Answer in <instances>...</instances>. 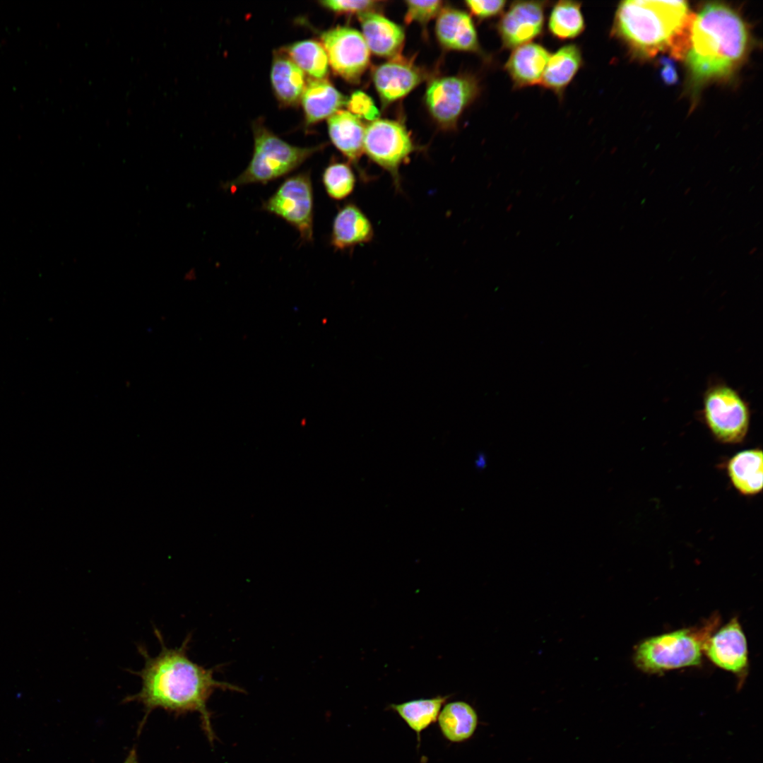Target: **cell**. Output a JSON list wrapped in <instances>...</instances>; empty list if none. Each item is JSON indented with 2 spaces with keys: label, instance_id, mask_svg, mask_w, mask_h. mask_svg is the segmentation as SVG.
<instances>
[{
  "label": "cell",
  "instance_id": "cell-5",
  "mask_svg": "<svg viewBox=\"0 0 763 763\" xmlns=\"http://www.w3.org/2000/svg\"><path fill=\"white\" fill-rule=\"evenodd\" d=\"M254 136V152L248 166L236 178L225 184V188L232 190L250 184H267L290 173L324 148L323 145L312 147L290 145L260 125L255 128Z\"/></svg>",
  "mask_w": 763,
  "mask_h": 763
},
{
  "label": "cell",
  "instance_id": "cell-14",
  "mask_svg": "<svg viewBox=\"0 0 763 763\" xmlns=\"http://www.w3.org/2000/svg\"><path fill=\"white\" fill-rule=\"evenodd\" d=\"M372 222L363 211L353 203L341 207L333 221L330 243L339 251L367 244L374 238Z\"/></svg>",
  "mask_w": 763,
  "mask_h": 763
},
{
  "label": "cell",
  "instance_id": "cell-8",
  "mask_svg": "<svg viewBox=\"0 0 763 763\" xmlns=\"http://www.w3.org/2000/svg\"><path fill=\"white\" fill-rule=\"evenodd\" d=\"M415 150L408 131L398 122L377 119L365 129L363 151L390 175L397 191L401 189V166Z\"/></svg>",
  "mask_w": 763,
  "mask_h": 763
},
{
  "label": "cell",
  "instance_id": "cell-7",
  "mask_svg": "<svg viewBox=\"0 0 763 763\" xmlns=\"http://www.w3.org/2000/svg\"><path fill=\"white\" fill-rule=\"evenodd\" d=\"M262 209L280 217L300 234L302 243L313 241L314 196L309 172L287 177L262 203Z\"/></svg>",
  "mask_w": 763,
  "mask_h": 763
},
{
  "label": "cell",
  "instance_id": "cell-9",
  "mask_svg": "<svg viewBox=\"0 0 763 763\" xmlns=\"http://www.w3.org/2000/svg\"><path fill=\"white\" fill-rule=\"evenodd\" d=\"M479 91V83L474 76L443 77L430 83L425 93V103L439 124L450 126L456 124Z\"/></svg>",
  "mask_w": 763,
  "mask_h": 763
},
{
  "label": "cell",
  "instance_id": "cell-13",
  "mask_svg": "<svg viewBox=\"0 0 763 763\" xmlns=\"http://www.w3.org/2000/svg\"><path fill=\"white\" fill-rule=\"evenodd\" d=\"M422 79L420 69L399 56L379 65L373 72L374 86L384 104L404 97Z\"/></svg>",
  "mask_w": 763,
  "mask_h": 763
},
{
  "label": "cell",
  "instance_id": "cell-25",
  "mask_svg": "<svg viewBox=\"0 0 763 763\" xmlns=\"http://www.w3.org/2000/svg\"><path fill=\"white\" fill-rule=\"evenodd\" d=\"M581 5L578 1H559L552 6L548 29L553 37L559 40H572L584 31L586 24Z\"/></svg>",
  "mask_w": 763,
  "mask_h": 763
},
{
  "label": "cell",
  "instance_id": "cell-23",
  "mask_svg": "<svg viewBox=\"0 0 763 763\" xmlns=\"http://www.w3.org/2000/svg\"><path fill=\"white\" fill-rule=\"evenodd\" d=\"M438 726L443 737L453 743L469 740L478 724L475 709L468 702L455 701L445 703L438 718Z\"/></svg>",
  "mask_w": 763,
  "mask_h": 763
},
{
  "label": "cell",
  "instance_id": "cell-4",
  "mask_svg": "<svg viewBox=\"0 0 763 763\" xmlns=\"http://www.w3.org/2000/svg\"><path fill=\"white\" fill-rule=\"evenodd\" d=\"M718 622L716 616L701 627L678 629L644 639L634 649L635 666L650 674L699 666L704 644Z\"/></svg>",
  "mask_w": 763,
  "mask_h": 763
},
{
  "label": "cell",
  "instance_id": "cell-17",
  "mask_svg": "<svg viewBox=\"0 0 763 763\" xmlns=\"http://www.w3.org/2000/svg\"><path fill=\"white\" fill-rule=\"evenodd\" d=\"M359 18L362 35L369 51L383 57L398 56L405 40L402 27L372 11L360 14Z\"/></svg>",
  "mask_w": 763,
  "mask_h": 763
},
{
  "label": "cell",
  "instance_id": "cell-29",
  "mask_svg": "<svg viewBox=\"0 0 763 763\" xmlns=\"http://www.w3.org/2000/svg\"><path fill=\"white\" fill-rule=\"evenodd\" d=\"M348 112L357 117L369 121H375L379 112L372 99L362 91L354 92L346 102Z\"/></svg>",
  "mask_w": 763,
  "mask_h": 763
},
{
  "label": "cell",
  "instance_id": "cell-37",
  "mask_svg": "<svg viewBox=\"0 0 763 763\" xmlns=\"http://www.w3.org/2000/svg\"><path fill=\"white\" fill-rule=\"evenodd\" d=\"M727 236H728V235H725L724 237H722V239H721V240H720V241L718 242V243H721V242H722L723 241H724V240H725V239H726Z\"/></svg>",
  "mask_w": 763,
  "mask_h": 763
},
{
  "label": "cell",
  "instance_id": "cell-6",
  "mask_svg": "<svg viewBox=\"0 0 763 763\" xmlns=\"http://www.w3.org/2000/svg\"><path fill=\"white\" fill-rule=\"evenodd\" d=\"M699 413L711 435L721 443H741L748 433L751 419L749 403L722 379L712 377L709 380Z\"/></svg>",
  "mask_w": 763,
  "mask_h": 763
},
{
  "label": "cell",
  "instance_id": "cell-24",
  "mask_svg": "<svg viewBox=\"0 0 763 763\" xmlns=\"http://www.w3.org/2000/svg\"><path fill=\"white\" fill-rule=\"evenodd\" d=\"M449 695H437L391 704L389 708L396 712L413 731L420 744L421 733L437 721L439 712L449 699Z\"/></svg>",
  "mask_w": 763,
  "mask_h": 763
},
{
  "label": "cell",
  "instance_id": "cell-31",
  "mask_svg": "<svg viewBox=\"0 0 763 763\" xmlns=\"http://www.w3.org/2000/svg\"><path fill=\"white\" fill-rule=\"evenodd\" d=\"M507 1L504 0H468L466 6L470 12L479 20L495 17L504 12Z\"/></svg>",
  "mask_w": 763,
  "mask_h": 763
},
{
  "label": "cell",
  "instance_id": "cell-20",
  "mask_svg": "<svg viewBox=\"0 0 763 763\" xmlns=\"http://www.w3.org/2000/svg\"><path fill=\"white\" fill-rule=\"evenodd\" d=\"M329 137L335 147L353 164L358 166L363 151L365 128L359 118L339 110L328 119Z\"/></svg>",
  "mask_w": 763,
  "mask_h": 763
},
{
  "label": "cell",
  "instance_id": "cell-11",
  "mask_svg": "<svg viewBox=\"0 0 763 763\" xmlns=\"http://www.w3.org/2000/svg\"><path fill=\"white\" fill-rule=\"evenodd\" d=\"M548 4L546 1L512 2L497 24L502 49H514L541 36Z\"/></svg>",
  "mask_w": 763,
  "mask_h": 763
},
{
  "label": "cell",
  "instance_id": "cell-39",
  "mask_svg": "<svg viewBox=\"0 0 763 763\" xmlns=\"http://www.w3.org/2000/svg\"><path fill=\"white\" fill-rule=\"evenodd\" d=\"M653 172H654V169H653V170L651 172H649V176H651L652 174L653 173Z\"/></svg>",
  "mask_w": 763,
  "mask_h": 763
},
{
  "label": "cell",
  "instance_id": "cell-2",
  "mask_svg": "<svg viewBox=\"0 0 763 763\" xmlns=\"http://www.w3.org/2000/svg\"><path fill=\"white\" fill-rule=\"evenodd\" d=\"M748 32L741 17L719 3L706 4L692 22L686 62L697 84L731 73L745 57Z\"/></svg>",
  "mask_w": 763,
  "mask_h": 763
},
{
  "label": "cell",
  "instance_id": "cell-35",
  "mask_svg": "<svg viewBox=\"0 0 763 763\" xmlns=\"http://www.w3.org/2000/svg\"><path fill=\"white\" fill-rule=\"evenodd\" d=\"M691 189H692V188L690 187H687L684 191V195L687 196V194H689L690 192L691 191Z\"/></svg>",
  "mask_w": 763,
  "mask_h": 763
},
{
  "label": "cell",
  "instance_id": "cell-18",
  "mask_svg": "<svg viewBox=\"0 0 763 763\" xmlns=\"http://www.w3.org/2000/svg\"><path fill=\"white\" fill-rule=\"evenodd\" d=\"M580 47L568 44L551 54L540 85L554 93L560 99L583 65Z\"/></svg>",
  "mask_w": 763,
  "mask_h": 763
},
{
  "label": "cell",
  "instance_id": "cell-1",
  "mask_svg": "<svg viewBox=\"0 0 763 763\" xmlns=\"http://www.w3.org/2000/svg\"><path fill=\"white\" fill-rule=\"evenodd\" d=\"M154 633L160 642V651L151 656L145 646H137L144 659V666L139 671H129L141 678V687L135 694L127 696L124 702L141 704L146 717L155 709L177 715L197 712L205 733L213 743L215 735L207 709L210 697L216 690L237 692H242L243 690L215 679L214 668H206L189 658L191 634L179 647L168 648L158 628H154Z\"/></svg>",
  "mask_w": 763,
  "mask_h": 763
},
{
  "label": "cell",
  "instance_id": "cell-19",
  "mask_svg": "<svg viewBox=\"0 0 763 763\" xmlns=\"http://www.w3.org/2000/svg\"><path fill=\"white\" fill-rule=\"evenodd\" d=\"M300 101L308 125L330 117L346 103L344 96L326 78L308 80Z\"/></svg>",
  "mask_w": 763,
  "mask_h": 763
},
{
  "label": "cell",
  "instance_id": "cell-26",
  "mask_svg": "<svg viewBox=\"0 0 763 763\" xmlns=\"http://www.w3.org/2000/svg\"><path fill=\"white\" fill-rule=\"evenodd\" d=\"M303 72L314 79H324L329 72V60L321 43L314 40L294 42L280 49Z\"/></svg>",
  "mask_w": 763,
  "mask_h": 763
},
{
  "label": "cell",
  "instance_id": "cell-33",
  "mask_svg": "<svg viewBox=\"0 0 763 763\" xmlns=\"http://www.w3.org/2000/svg\"><path fill=\"white\" fill-rule=\"evenodd\" d=\"M485 456H483V454H480L477 457V459L475 460V465L477 466L478 468H483L485 466L486 462H485Z\"/></svg>",
  "mask_w": 763,
  "mask_h": 763
},
{
  "label": "cell",
  "instance_id": "cell-12",
  "mask_svg": "<svg viewBox=\"0 0 763 763\" xmlns=\"http://www.w3.org/2000/svg\"><path fill=\"white\" fill-rule=\"evenodd\" d=\"M703 651L716 666L735 674L740 680L745 678L748 668L747 644L737 617L711 635Z\"/></svg>",
  "mask_w": 763,
  "mask_h": 763
},
{
  "label": "cell",
  "instance_id": "cell-16",
  "mask_svg": "<svg viewBox=\"0 0 763 763\" xmlns=\"http://www.w3.org/2000/svg\"><path fill=\"white\" fill-rule=\"evenodd\" d=\"M540 44L529 42L513 49L504 64V70L515 89L540 85L550 57Z\"/></svg>",
  "mask_w": 763,
  "mask_h": 763
},
{
  "label": "cell",
  "instance_id": "cell-3",
  "mask_svg": "<svg viewBox=\"0 0 763 763\" xmlns=\"http://www.w3.org/2000/svg\"><path fill=\"white\" fill-rule=\"evenodd\" d=\"M688 5L683 1L628 0L620 3L613 32L646 56L682 39L688 25Z\"/></svg>",
  "mask_w": 763,
  "mask_h": 763
},
{
  "label": "cell",
  "instance_id": "cell-36",
  "mask_svg": "<svg viewBox=\"0 0 763 763\" xmlns=\"http://www.w3.org/2000/svg\"><path fill=\"white\" fill-rule=\"evenodd\" d=\"M710 183H711V180L709 179V180H708V181H707V182H706V184H705L704 185V187H708V186H709V185L710 184Z\"/></svg>",
  "mask_w": 763,
  "mask_h": 763
},
{
  "label": "cell",
  "instance_id": "cell-15",
  "mask_svg": "<svg viewBox=\"0 0 763 763\" xmlns=\"http://www.w3.org/2000/svg\"><path fill=\"white\" fill-rule=\"evenodd\" d=\"M435 30L440 44L446 49L482 52L473 22L463 11L442 8L437 16Z\"/></svg>",
  "mask_w": 763,
  "mask_h": 763
},
{
  "label": "cell",
  "instance_id": "cell-34",
  "mask_svg": "<svg viewBox=\"0 0 763 763\" xmlns=\"http://www.w3.org/2000/svg\"><path fill=\"white\" fill-rule=\"evenodd\" d=\"M757 247H754L753 248H752L749 251L748 254L751 256V255L754 254L757 252Z\"/></svg>",
  "mask_w": 763,
  "mask_h": 763
},
{
  "label": "cell",
  "instance_id": "cell-27",
  "mask_svg": "<svg viewBox=\"0 0 763 763\" xmlns=\"http://www.w3.org/2000/svg\"><path fill=\"white\" fill-rule=\"evenodd\" d=\"M322 183L331 199L341 201L353 192L356 175L348 164L332 162L323 172Z\"/></svg>",
  "mask_w": 763,
  "mask_h": 763
},
{
  "label": "cell",
  "instance_id": "cell-22",
  "mask_svg": "<svg viewBox=\"0 0 763 763\" xmlns=\"http://www.w3.org/2000/svg\"><path fill=\"white\" fill-rule=\"evenodd\" d=\"M271 80L278 100L293 106L301 100L306 81L304 72L281 50L273 54Z\"/></svg>",
  "mask_w": 763,
  "mask_h": 763
},
{
  "label": "cell",
  "instance_id": "cell-32",
  "mask_svg": "<svg viewBox=\"0 0 763 763\" xmlns=\"http://www.w3.org/2000/svg\"><path fill=\"white\" fill-rule=\"evenodd\" d=\"M123 763H138L137 752L135 747H133L129 751Z\"/></svg>",
  "mask_w": 763,
  "mask_h": 763
},
{
  "label": "cell",
  "instance_id": "cell-21",
  "mask_svg": "<svg viewBox=\"0 0 763 763\" xmlns=\"http://www.w3.org/2000/svg\"><path fill=\"white\" fill-rule=\"evenodd\" d=\"M729 479L742 495L759 493L763 486V456L760 449L738 452L728 461L726 467Z\"/></svg>",
  "mask_w": 763,
  "mask_h": 763
},
{
  "label": "cell",
  "instance_id": "cell-38",
  "mask_svg": "<svg viewBox=\"0 0 763 763\" xmlns=\"http://www.w3.org/2000/svg\"><path fill=\"white\" fill-rule=\"evenodd\" d=\"M716 189H717V187H714V189H713L711 190V194H714V193L715 192V191H716Z\"/></svg>",
  "mask_w": 763,
  "mask_h": 763
},
{
  "label": "cell",
  "instance_id": "cell-28",
  "mask_svg": "<svg viewBox=\"0 0 763 763\" xmlns=\"http://www.w3.org/2000/svg\"><path fill=\"white\" fill-rule=\"evenodd\" d=\"M442 1H406L407 10L405 22L410 23L418 22L427 23L432 18L438 16L442 10Z\"/></svg>",
  "mask_w": 763,
  "mask_h": 763
},
{
  "label": "cell",
  "instance_id": "cell-30",
  "mask_svg": "<svg viewBox=\"0 0 763 763\" xmlns=\"http://www.w3.org/2000/svg\"><path fill=\"white\" fill-rule=\"evenodd\" d=\"M320 4L324 7L338 13L362 14L377 6L378 1L372 0L346 1V0H326L321 1Z\"/></svg>",
  "mask_w": 763,
  "mask_h": 763
},
{
  "label": "cell",
  "instance_id": "cell-10",
  "mask_svg": "<svg viewBox=\"0 0 763 763\" xmlns=\"http://www.w3.org/2000/svg\"><path fill=\"white\" fill-rule=\"evenodd\" d=\"M321 43L333 71L349 82H357L369 64V49L362 35L338 26L321 33Z\"/></svg>",
  "mask_w": 763,
  "mask_h": 763
}]
</instances>
